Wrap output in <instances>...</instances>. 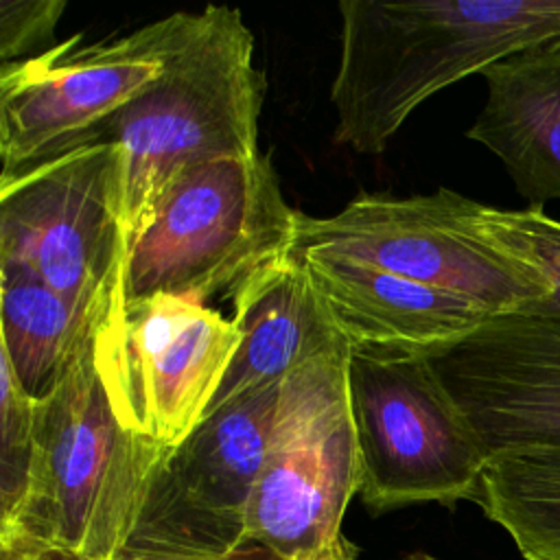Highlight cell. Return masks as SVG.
I'll return each mask as SVG.
<instances>
[{
	"instance_id": "1",
	"label": "cell",
	"mask_w": 560,
	"mask_h": 560,
	"mask_svg": "<svg viewBox=\"0 0 560 560\" xmlns=\"http://www.w3.org/2000/svg\"><path fill=\"white\" fill-rule=\"evenodd\" d=\"M335 142L378 155L435 92L560 44V0H341Z\"/></svg>"
},
{
	"instance_id": "2",
	"label": "cell",
	"mask_w": 560,
	"mask_h": 560,
	"mask_svg": "<svg viewBox=\"0 0 560 560\" xmlns=\"http://www.w3.org/2000/svg\"><path fill=\"white\" fill-rule=\"evenodd\" d=\"M166 453L120 418L96 332L37 400L28 494L0 542L28 540L83 560H118Z\"/></svg>"
},
{
	"instance_id": "3",
	"label": "cell",
	"mask_w": 560,
	"mask_h": 560,
	"mask_svg": "<svg viewBox=\"0 0 560 560\" xmlns=\"http://www.w3.org/2000/svg\"><path fill=\"white\" fill-rule=\"evenodd\" d=\"M262 98L265 74L254 66V37L241 11L225 4L197 11L164 70L81 142L122 149L129 241L182 171L260 153Z\"/></svg>"
},
{
	"instance_id": "4",
	"label": "cell",
	"mask_w": 560,
	"mask_h": 560,
	"mask_svg": "<svg viewBox=\"0 0 560 560\" xmlns=\"http://www.w3.org/2000/svg\"><path fill=\"white\" fill-rule=\"evenodd\" d=\"M298 221L269 155L188 166L131 238L125 306L153 295H232L252 273L295 252Z\"/></svg>"
},
{
	"instance_id": "5",
	"label": "cell",
	"mask_w": 560,
	"mask_h": 560,
	"mask_svg": "<svg viewBox=\"0 0 560 560\" xmlns=\"http://www.w3.org/2000/svg\"><path fill=\"white\" fill-rule=\"evenodd\" d=\"M122 149L79 144L0 177V271L31 276L105 324L125 313Z\"/></svg>"
},
{
	"instance_id": "6",
	"label": "cell",
	"mask_w": 560,
	"mask_h": 560,
	"mask_svg": "<svg viewBox=\"0 0 560 560\" xmlns=\"http://www.w3.org/2000/svg\"><path fill=\"white\" fill-rule=\"evenodd\" d=\"M479 208L451 188L411 197L363 192L332 217L300 212L295 252L368 262L494 315L547 298L545 278L488 234Z\"/></svg>"
},
{
	"instance_id": "7",
	"label": "cell",
	"mask_w": 560,
	"mask_h": 560,
	"mask_svg": "<svg viewBox=\"0 0 560 560\" xmlns=\"http://www.w3.org/2000/svg\"><path fill=\"white\" fill-rule=\"evenodd\" d=\"M346 374L363 503L378 514L470 501L486 455L424 359L354 348Z\"/></svg>"
},
{
	"instance_id": "8",
	"label": "cell",
	"mask_w": 560,
	"mask_h": 560,
	"mask_svg": "<svg viewBox=\"0 0 560 560\" xmlns=\"http://www.w3.org/2000/svg\"><path fill=\"white\" fill-rule=\"evenodd\" d=\"M350 352L322 354L282 383L245 536L284 560H302L339 538L361 488L346 374Z\"/></svg>"
},
{
	"instance_id": "9",
	"label": "cell",
	"mask_w": 560,
	"mask_h": 560,
	"mask_svg": "<svg viewBox=\"0 0 560 560\" xmlns=\"http://www.w3.org/2000/svg\"><path fill=\"white\" fill-rule=\"evenodd\" d=\"M195 22L177 11L118 39L77 46L74 35L0 63V177L79 147L164 70Z\"/></svg>"
},
{
	"instance_id": "10",
	"label": "cell",
	"mask_w": 560,
	"mask_h": 560,
	"mask_svg": "<svg viewBox=\"0 0 560 560\" xmlns=\"http://www.w3.org/2000/svg\"><path fill=\"white\" fill-rule=\"evenodd\" d=\"M282 383L210 411L168 448L118 560L225 556L247 542V510Z\"/></svg>"
},
{
	"instance_id": "11",
	"label": "cell",
	"mask_w": 560,
	"mask_h": 560,
	"mask_svg": "<svg viewBox=\"0 0 560 560\" xmlns=\"http://www.w3.org/2000/svg\"><path fill=\"white\" fill-rule=\"evenodd\" d=\"M232 319L203 302L153 295L98 330V354L120 418L177 446L206 416L238 348Z\"/></svg>"
},
{
	"instance_id": "12",
	"label": "cell",
	"mask_w": 560,
	"mask_h": 560,
	"mask_svg": "<svg viewBox=\"0 0 560 560\" xmlns=\"http://www.w3.org/2000/svg\"><path fill=\"white\" fill-rule=\"evenodd\" d=\"M486 462L560 448V317L512 311L420 352Z\"/></svg>"
},
{
	"instance_id": "13",
	"label": "cell",
	"mask_w": 560,
	"mask_h": 560,
	"mask_svg": "<svg viewBox=\"0 0 560 560\" xmlns=\"http://www.w3.org/2000/svg\"><path fill=\"white\" fill-rule=\"evenodd\" d=\"M350 348L424 352L483 324L488 308L396 276L381 267L326 252H295Z\"/></svg>"
},
{
	"instance_id": "14",
	"label": "cell",
	"mask_w": 560,
	"mask_h": 560,
	"mask_svg": "<svg viewBox=\"0 0 560 560\" xmlns=\"http://www.w3.org/2000/svg\"><path fill=\"white\" fill-rule=\"evenodd\" d=\"M232 306L241 341L206 416L241 396L282 383L322 354L352 350L295 252L252 273L232 293Z\"/></svg>"
},
{
	"instance_id": "15",
	"label": "cell",
	"mask_w": 560,
	"mask_h": 560,
	"mask_svg": "<svg viewBox=\"0 0 560 560\" xmlns=\"http://www.w3.org/2000/svg\"><path fill=\"white\" fill-rule=\"evenodd\" d=\"M488 96L468 138L505 166L527 208L560 199V44L523 50L481 72Z\"/></svg>"
},
{
	"instance_id": "16",
	"label": "cell",
	"mask_w": 560,
	"mask_h": 560,
	"mask_svg": "<svg viewBox=\"0 0 560 560\" xmlns=\"http://www.w3.org/2000/svg\"><path fill=\"white\" fill-rule=\"evenodd\" d=\"M103 326L107 324L44 282L0 271V359L31 398L48 396Z\"/></svg>"
},
{
	"instance_id": "17",
	"label": "cell",
	"mask_w": 560,
	"mask_h": 560,
	"mask_svg": "<svg viewBox=\"0 0 560 560\" xmlns=\"http://www.w3.org/2000/svg\"><path fill=\"white\" fill-rule=\"evenodd\" d=\"M470 501L512 538L525 560H560V448L488 459Z\"/></svg>"
},
{
	"instance_id": "18",
	"label": "cell",
	"mask_w": 560,
	"mask_h": 560,
	"mask_svg": "<svg viewBox=\"0 0 560 560\" xmlns=\"http://www.w3.org/2000/svg\"><path fill=\"white\" fill-rule=\"evenodd\" d=\"M37 455V400L0 359V532L18 518Z\"/></svg>"
},
{
	"instance_id": "19",
	"label": "cell",
	"mask_w": 560,
	"mask_h": 560,
	"mask_svg": "<svg viewBox=\"0 0 560 560\" xmlns=\"http://www.w3.org/2000/svg\"><path fill=\"white\" fill-rule=\"evenodd\" d=\"M479 217L488 234L508 252L534 267L549 284V295L521 308L560 317V221L545 210H503L481 203Z\"/></svg>"
},
{
	"instance_id": "20",
	"label": "cell",
	"mask_w": 560,
	"mask_h": 560,
	"mask_svg": "<svg viewBox=\"0 0 560 560\" xmlns=\"http://www.w3.org/2000/svg\"><path fill=\"white\" fill-rule=\"evenodd\" d=\"M66 7L63 0H0L2 63L22 61L26 52L48 42Z\"/></svg>"
},
{
	"instance_id": "21",
	"label": "cell",
	"mask_w": 560,
	"mask_h": 560,
	"mask_svg": "<svg viewBox=\"0 0 560 560\" xmlns=\"http://www.w3.org/2000/svg\"><path fill=\"white\" fill-rule=\"evenodd\" d=\"M0 560H83L72 551L28 540L0 542Z\"/></svg>"
},
{
	"instance_id": "22",
	"label": "cell",
	"mask_w": 560,
	"mask_h": 560,
	"mask_svg": "<svg viewBox=\"0 0 560 560\" xmlns=\"http://www.w3.org/2000/svg\"><path fill=\"white\" fill-rule=\"evenodd\" d=\"M171 560H284L282 556H278L276 551H271L269 547L260 545V542H252L247 540L245 545H241L238 549H234L232 553L225 556H206V558H171Z\"/></svg>"
},
{
	"instance_id": "23",
	"label": "cell",
	"mask_w": 560,
	"mask_h": 560,
	"mask_svg": "<svg viewBox=\"0 0 560 560\" xmlns=\"http://www.w3.org/2000/svg\"><path fill=\"white\" fill-rule=\"evenodd\" d=\"M302 560H357V553H354V547L341 534L339 538L319 547L317 551H313L311 556H306Z\"/></svg>"
},
{
	"instance_id": "24",
	"label": "cell",
	"mask_w": 560,
	"mask_h": 560,
	"mask_svg": "<svg viewBox=\"0 0 560 560\" xmlns=\"http://www.w3.org/2000/svg\"><path fill=\"white\" fill-rule=\"evenodd\" d=\"M402 560H440V558H435V556H431V553H427V551H413V553L405 556Z\"/></svg>"
}]
</instances>
